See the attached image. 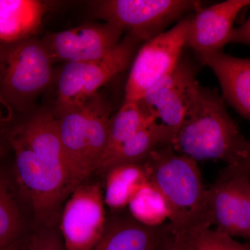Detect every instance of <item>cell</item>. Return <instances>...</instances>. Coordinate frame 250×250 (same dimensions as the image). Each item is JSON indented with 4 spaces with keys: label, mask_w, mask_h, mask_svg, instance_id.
I'll return each instance as SVG.
<instances>
[{
    "label": "cell",
    "mask_w": 250,
    "mask_h": 250,
    "mask_svg": "<svg viewBox=\"0 0 250 250\" xmlns=\"http://www.w3.org/2000/svg\"><path fill=\"white\" fill-rule=\"evenodd\" d=\"M207 219L221 232L250 239V176L220 177L207 188Z\"/></svg>",
    "instance_id": "9c48e42d"
},
{
    "label": "cell",
    "mask_w": 250,
    "mask_h": 250,
    "mask_svg": "<svg viewBox=\"0 0 250 250\" xmlns=\"http://www.w3.org/2000/svg\"><path fill=\"white\" fill-rule=\"evenodd\" d=\"M164 225L151 228L133 218L118 220L106 226L103 236L91 250H154Z\"/></svg>",
    "instance_id": "e0dca14e"
},
{
    "label": "cell",
    "mask_w": 250,
    "mask_h": 250,
    "mask_svg": "<svg viewBox=\"0 0 250 250\" xmlns=\"http://www.w3.org/2000/svg\"><path fill=\"white\" fill-rule=\"evenodd\" d=\"M52 62L42 41L29 38L0 50V99L9 108L26 109L52 79Z\"/></svg>",
    "instance_id": "277c9868"
},
{
    "label": "cell",
    "mask_w": 250,
    "mask_h": 250,
    "mask_svg": "<svg viewBox=\"0 0 250 250\" xmlns=\"http://www.w3.org/2000/svg\"><path fill=\"white\" fill-rule=\"evenodd\" d=\"M195 76L194 65L181 58L175 68L149 88L139 101L175 136L185 118L189 89Z\"/></svg>",
    "instance_id": "8fae6325"
},
{
    "label": "cell",
    "mask_w": 250,
    "mask_h": 250,
    "mask_svg": "<svg viewBox=\"0 0 250 250\" xmlns=\"http://www.w3.org/2000/svg\"></svg>",
    "instance_id": "f546056e"
},
{
    "label": "cell",
    "mask_w": 250,
    "mask_h": 250,
    "mask_svg": "<svg viewBox=\"0 0 250 250\" xmlns=\"http://www.w3.org/2000/svg\"><path fill=\"white\" fill-rule=\"evenodd\" d=\"M0 50H1V48H0Z\"/></svg>",
    "instance_id": "f1b7e54d"
},
{
    "label": "cell",
    "mask_w": 250,
    "mask_h": 250,
    "mask_svg": "<svg viewBox=\"0 0 250 250\" xmlns=\"http://www.w3.org/2000/svg\"><path fill=\"white\" fill-rule=\"evenodd\" d=\"M21 229L19 210L7 180L0 175V250L9 248Z\"/></svg>",
    "instance_id": "7402d4cb"
},
{
    "label": "cell",
    "mask_w": 250,
    "mask_h": 250,
    "mask_svg": "<svg viewBox=\"0 0 250 250\" xmlns=\"http://www.w3.org/2000/svg\"><path fill=\"white\" fill-rule=\"evenodd\" d=\"M156 121V116L141 102H125L119 111L111 117L107 146L101 164L125 141Z\"/></svg>",
    "instance_id": "d6986e66"
},
{
    "label": "cell",
    "mask_w": 250,
    "mask_h": 250,
    "mask_svg": "<svg viewBox=\"0 0 250 250\" xmlns=\"http://www.w3.org/2000/svg\"><path fill=\"white\" fill-rule=\"evenodd\" d=\"M128 207L135 220L151 228L161 226L170 218L165 197L149 179L135 192Z\"/></svg>",
    "instance_id": "ffe728a7"
},
{
    "label": "cell",
    "mask_w": 250,
    "mask_h": 250,
    "mask_svg": "<svg viewBox=\"0 0 250 250\" xmlns=\"http://www.w3.org/2000/svg\"><path fill=\"white\" fill-rule=\"evenodd\" d=\"M4 154V147L2 143L0 141V159L2 157Z\"/></svg>",
    "instance_id": "83f0119b"
},
{
    "label": "cell",
    "mask_w": 250,
    "mask_h": 250,
    "mask_svg": "<svg viewBox=\"0 0 250 250\" xmlns=\"http://www.w3.org/2000/svg\"><path fill=\"white\" fill-rule=\"evenodd\" d=\"M143 164L148 179L165 197L171 226L187 231L210 225L207 219V188L197 161L166 146L155 149Z\"/></svg>",
    "instance_id": "7a4b0ae2"
},
{
    "label": "cell",
    "mask_w": 250,
    "mask_h": 250,
    "mask_svg": "<svg viewBox=\"0 0 250 250\" xmlns=\"http://www.w3.org/2000/svg\"><path fill=\"white\" fill-rule=\"evenodd\" d=\"M175 137L173 131L165 125L154 122L140 130L121 145L103 161L99 170L123 164H143L157 148L172 146Z\"/></svg>",
    "instance_id": "2e32d148"
},
{
    "label": "cell",
    "mask_w": 250,
    "mask_h": 250,
    "mask_svg": "<svg viewBox=\"0 0 250 250\" xmlns=\"http://www.w3.org/2000/svg\"><path fill=\"white\" fill-rule=\"evenodd\" d=\"M123 32L111 23L82 24L47 34L42 42L53 62H92L111 53L121 42Z\"/></svg>",
    "instance_id": "30bf717a"
},
{
    "label": "cell",
    "mask_w": 250,
    "mask_h": 250,
    "mask_svg": "<svg viewBox=\"0 0 250 250\" xmlns=\"http://www.w3.org/2000/svg\"><path fill=\"white\" fill-rule=\"evenodd\" d=\"M202 4L190 0H106L99 3L97 12L106 22L128 31L145 43Z\"/></svg>",
    "instance_id": "8992f818"
},
{
    "label": "cell",
    "mask_w": 250,
    "mask_h": 250,
    "mask_svg": "<svg viewBox=\"0 0 250 250\" xmlns=\"http://www.w3.org/2000/svg\"><path fill=\"white\" fill-rule=\"evenodd\" d=\"M196 57L214 72L224 100L250 121V59L237 58L222 51Z\"/></svg>",
    "instance_id": "5bb4252c"
},
{
    "label": "cell",
    "mask_w": 250,
    "mask_h": 250,
    "mask_svg": "<svg viewBox=\"0 0 250 250\" xmlns=\"http://www.w3.org/2000/svg\"><path fill=\"white\" fill-rule=\"evenodd\" d=\"M55 117L74 190L95 171L90 160L85 103L60 112Z\"/></svg>",
    "instance_id": "4fadbf2b"
},
{
    "label": "cell",
    "mask_w": 250,
    "mask_h": 250,
    "mask_svg": "<svg viewBox=\"0 0 250 250\" xmlns=\"http://www.w3.org/2000/svg\"><path fill=\"white\" fill-rule=\"evenodd\" d=\"M61 220L66 250H91L106 229L104 192L99 184H81L72 191Z\"/></svg>",
    "instance_id": "ba28073f"
},
{
    "label": "cell",
    "mask_w": 250,
    "mask_h": 250,
    "mask_svg": "<svg viewBox=\"0 0 250 250\" xmlns=\"http://www.w3.org/2000/svg\"><path fill=\"white\" fill-rule=\"evenodd\" d=\"M47 9L37 0H0V42L10 45L32 38Z\"/></svg>",
    "instance_id": "9a60e30c"
},
{
    "label": "cell",
    "mask_w": 250,
    "mask_h": 250,
    "mask_svg": "<svg viewBox=\"0 0 250 250\" xmlns=\"http://www.w3.org/2000/svg\"><path fill=\"white\" fill-rule=\"evenodd\" d=\"M16 173L23 195L39 217L49 216L67 192L73 190L66 159L59 141H47L29 147L11 134Z\"/></svg>",
    "instance_id": "3957f363"
},
{
    "label": "cell",
    "mask_w": 250,
    "mask_h": 250,
    "mask_svg": "<svg viewBox=\"0 0 250 250\" xmlns=\"http://www.w3.org/2000/svg\"><path fill=\"white\" fill-rule=\"evenodd\" d=\"M250 0H228L207 8H200L192 15L186 42L195 55L220 52L231 42L236 18Z\"/></svg>",
    "instance_id": "7c38bea8"
},
{
    "label": "cell",
    "mask_w": 250,
    "mask_h": 250,
    "mask_svg": "<svg viewBox=\"0 0 250 250\" xmlns=\"http://www.w3.org/2000/svg\"><path fill=\"white\" fill-rule=\"evenodd\" d=\"M242 174L250 175V141L246 159L238 165L234 166H227V167L222 171L220 177H228V176Z\"/></svg>",
    "instance_id": "484cf974"
},
{
    "label": "cell",
    "mask_w": 250,
    "mask_h": 250,
    "mask_svg": "<svg viewBox=\"0 0 250 250\" xmlns=\"http://www.w3.org/2000/svg\"><path fill=\"white\" fill-rule=\"evenodd\" d=\"M154 250H189L185 232L171 226L164 225V230Z\"/></svg>",
    "instance_id": "603a6c76"
},
{
    "label": "cell",
    "mask_w": 250,
    "mask_h": 250,
    "mask_svg": "<svg viewBox=\"0 0 250 250\" xmlns=\"http://www.w3.org/2000/svg\"><path fill=\"white\" fill-rule=\"evenodd\" d=\"M249 143L229 114L224 99L195 80L189 89L185 118L171 146L174 150L196 161L220 160L234 166L246 159Z\"/></svg>",
    "instance_id": "6da1fadb"
},
{
    "label": "cell",
    "mask_w": 250,
    "mask_h": 250,
    "mask_svg": "<svg viewBox=\"0 0 250 250\" xmlns=\"http://www.w3.org/2000/svg\"><path fill=\"white\" fill-rule=\"evenodd\" d=\"M3 107L9 108L4 103H3L2 101H1V99H0V118L2 117V112H1V109H3Z\"/></svg>",
    "instance_id": "4316f807"
},
{
    "label": "cell",
    "mask_w": 250,
    "mask_h": 250,
    "mask_svg": "<svg viewBox=\"0 0 250 250\" xmlns=\"http://www.w3.org/2000/svg\"><path fill=\"white\" fill-rule=\"evenodd\" d=\"M137 37L128 34L106 57L92 62H67L59 75L57 112L83 105L98 90L132 64L140 46Z\"/></svg>",
    "instance_id": "5b68a950"
},
{
    "label": "cell",
    "mask_w": 250,
    "mask_h": 250,
    "mask_svg": "<svg viewBox=\"0 0 250 250\" xmlns=\"http://www.w3.org/2000/svg\"><path fill=\"white\" fill-rule=\"evenodd\" d=\"M192 15L182 18L172 29L145 42L131 64L125 86V102H139L147 90L170 74L182 58Z\"/></svg>",
    "instance_id": "52a82bcc"
},
{
    "label": "cell",
    "mask_w": 250,
    "mask_h": 250,
    "mask_svg": "<svg viewBox=\"0 0 250 250\" xmlns=\"http://www.w3.org/2000/svg\"><path fill=\"white\" fill-rule=\"evenodd\" d=\"M189 250H250L249 245L233 237L202 225L184 231Z\"/></svg>",
    "instance_id": "44dd1931"
},
{
    "label": "cell",
    "mask_w": 250,
    "mask_h": 250,
    "mask_svg": "<svg viewBox=\"0 0 250 250\" xmlns=\"http://www.w3.org/2000/svg\"><path fill=\"white\" fill-rule=\"evenodd\" d=\"M104 203L114 210L128 207L135 192L147 180L144 164H123L106 171Z\"/></svg>",
    "instance_id": "ac0fdd59"
},
{
    "label": "cell",
    "mask_w": 250,
    "mask_h": 250,
    "mask_svg": "<svg viewBox=\"0 0 250 250\" xmlns=\"http://www.w3.org/2000/svg\"><path fill=\"white\" fill-rule=\"evenodd\" d=\"M23 250H66L62 240L48 231L31 237L23 247Z\"/></svg>",
    "instance_id": "cb8c5ba5"
},
{
    "label": "cell",
    "mask_w": 250,
    "mask_h": 250,
    "mask_svg": "<svg viewBox=\"0 0 250 250\" xmlns=\"http://www.w3.org/2000/svg\"><path fill=\"white\" fill-rule=\"evenodd\" d=\"M230 42L243 44L250 47V16L241 26L234 28Z\"/></svg>",
    "instance_id": "d4e9b609"
}]
</instances>
